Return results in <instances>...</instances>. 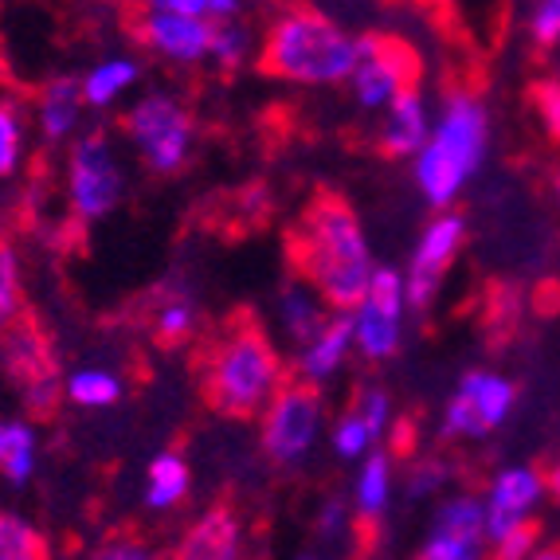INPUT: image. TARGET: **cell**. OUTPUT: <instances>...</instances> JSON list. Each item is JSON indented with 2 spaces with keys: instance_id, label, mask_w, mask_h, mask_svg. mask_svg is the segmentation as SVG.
<instances>
[{
  "instance_id": "obj_40",
  "label": "cell",
  "mask_w": 560,
  "mask_h": 560,
  "mask_svg": "<svg viewBox=\"0 0 560 560\" xmlns=\"http://www.w3.org/2000/svg\"><path fill=\"white\" fill-rule=\"evenodd\" d=\"M243 12V0H208V16L215 24H224V20H240Z\"/></svg>"
},
{
  "instance_id": "obj_48",
  "label": "cell",
  "mask_w": 560,
  "mask_h": 560,
  "mask_svg": "<svg viewBox=\"0 0 560 560\" xmlns=\"http://www.w3.org/2000/svg\"><path fill=\"white\" fill-rule=\"evenodd\" d=\"M0 428H4V423H0Z\"/></svg>"
},
{
  "instance_id": "obj_43",
  "label": "cell",
  "mask_w": 560,
  "mask_h": 560,
  "mask_svg": "<svg viewBox=\"0 0 560 560\" xmlns=\"http://www.w3.org/2000/svg\"><path fill=\"white\" fill-rule=\"evenodd\" d=\"M549 486H552V494L560 498V463H557V467L549 470Z\"/></svg>"
},
{
  "instance_id": "obj_5",
  "label": "cell",
  "mask_w": 560,
  "mask_h": 560,
  "mask_svg": "<svg viewBox=\"0 0 560 560\" xmlns=\"http://www.w3.org/2000/svg\"><path fill=\"white\" fill-rule=\"evenodd\" d=\"M192 114L185 110L173 94H145L130 114H126V138L138 150L141 165L161 177L180 173L192 153Z\"/></svg>"
},
{
  "instance_id": "obj_22",
  "label": "cell",
  "mask_w": 560,
  "mask_h": 560,
  "mask_svg": "<svg viewBox=\"0 0 560 560\" xmlns=\"http://www.w3.org/2000/svg\"><path fill=\"white\" fill-rule=\"evenodd\" d=\"M188 463L177 455V451H161L158 458L150 463V486H145V502L153 510H168V505H177L180 498L188 494Z\"/></svg>"
},
{
  "instance_id": "obj_11",
  "label": "cell",
  "mask_w": 560,
  "mask_h": 560,
  "mask_svg": "<svg viewBox=\"0 0 560 560\" xmlns=\"http://www.w3.org/2000/svg\"><path fill=\"white\" fill-rule=\"evenodd\" d=\"M431 541L416 560H482L486 541V505L475 498H451L440 505Z\"/></svg>"
},
{
  "instance_id": "obj_41",
  "label": "cell",
  "mask_w": 560,
  "mask_h": 560,
  "mask_svg": "<svg viewBox=\"0 0 560 560\" xmlns=\"http://www.w3.org/2000/svg\"><path fill=\"white\" fill-rule=\"evenodd\" d=\"M341 517H346V510H341V502H329L326 510H322V533H334L337 525H341Z\"/></svg>"
},
{
  "instance_id": "obj_33",
  "label": "cell",
  "mask_w": 560,
  "mask_h": 560,
  "mask_svg": "<svg viewBox=\"0 0 560 560\" xmlns=\"http://www.w3.org/2000/svg\"><path fill=\"white\" fill-rule=\"evenodd\" d=\"M353 411L361 416L364 423H369L373 440H381L384 428H388V416H393V408H388V393H384V388H364Z\"/></svg>"
},
{
  "instance_id": "obj_12",
  "label": "cell",
  "mask_w": 560,
  "mask_h": 560,
  "mask_svg": "<svg viewBox=\"0 0 560 560\" xmlns=\"http://www.w3.org/2000/svg\"><path fill=\"white\" fill-rule=\"evenodd\" d=\"M138 39L168 63H200L212 56V24L177 12H150L138 20Z\"/></svg>"
},
{
  "instance_id": "obj_3",
  "label": "cell",
  "mask_w": 560,
  "mask_h": 560,
  "mask_svg": "<svg viewBox=\"0 0 560 560\" xmlns=\"http://www.w3.org/2000/svg\"><path fill=\"white\" fill-rule=\"evenodd\" d=\"M361 56V39L314 9H287L271 20L259 47V71L299 86L349 83Z\"/></svg>"
},
{
  "instance_id": "obj_19",
  "label": "cell",
  "mask_w": 560,
  "mask_h": 560,
  "mask_svg": "<svg viewBox=\"0 0 560 560\" xmlns=\"http://www.w3.org/2000/svg\"><path fill=\"white\" fill-rule=\"evenodd\" d=\"M353 349V314H337L329 318V326L322 329L299 357V373L306 376V384H322L341 369V361Z\"/></svg>"
},
{
  "instance_id": "obj_13",
  "label": "cell",
  "mask_w": 560,
  "mask_h": 560,
  "mask_svg": "<svg viewBox=\"0 0 560 560\" xmlns=\"http://www.w3.org/2000/svg\"><path fill=\"white\" fill-rule=\"evenodd\" d=\"M545 478L533 467H510L490 482V498H486V537L502 541L505 533H514L522 522H529L533 505L541 502Z\"/></svg>"
},
{
  "instance_id": "obj_36",
  "label": "cell",
  "mask_w": 560,
  "mask_h": 560,
  "mask_svg": "<svg viewBox=\"0 0 560 560\" xmlns=\"http://www.w3.org/2000/svg\"><path fill=\"white\" fill-rule=\"evenodd\" d=\"M24 400H28L39 416H47L51 404H59V376L51 373V376H39V381L24 384Z\"/></svg>"
},
{
  "instance_id": "obj_37",
  "label": "cell",
  "mask_w": 560,
  "mask_h": 560,
  "mask_svg": "<svg viewBox=\"0 0 560 560\" xmlns=\"http://www.w3.org/2000/svg\"><path fill=\"white\" fill-rule=\"evenodd\" d=\"M150 12H177V16L208 20V0H145Z\"/></svg>"
},
{
  "instance_id": "obj_29",
  "label": "cell",
  "mask_w": 560,
  "mask_h": 560,
  "mask_svg": "<svg viewBox=\"0 0 560 560\" xmlns=\"http://www.w3.org/2000/svg\"><path fill=\"white\" fill-rule=\"evenodd\" d=\"M212 56L224 67H240L252 56V32L243 28L240 20H224L212 24Z\"/></svg>"
},
{
  "instance_id": "obj_18",
  "label": "cell",
  "mask_w": 560,
  "mask_h": 560,
  "mask_svg": "<svg viewBox=\"0 0 560 560\" xmlns=\"http://www.w3.org/2000/svg\"><path fill=\"white\" fill-rule=\"evenodd\" d=\"M240 557V522L232 510L215 505L180 541V560H235Z\"/></svg>"
},
{
  "instance_id": "obj_39",
  "label": "cell",
  "mask_w": 560,
  "mask_h": 560,
  "mask_svg": "<svg viewBox=\"0 0 560 560\" xmlns=\"http://www.w3.org/2000/svg\"><path fill=\"white\" fill-rule=\"evenodd\" d=\"M98 560H158L150 549H141L138 541H114L98 552Z\"/></svg>"
},
{
  "instance_id": "obj_32",
  "label": "cell",
  "mask_w": 560,
  "mask_h": 560,
  "mask_svg": "<svg viewBox=\"0 0 560 560\" xmlns=\"http://www.w3.org/2000/svg\"><path fill=\"white\" fill-rule=\"evenodd\" d=\"M529 36L537 47L560 44V0H537L529 9Z\"/></svg>"
},
{
  "instance_id": "obj_7",
  "label": "cell",
  "mask_w": 560,
  "mask_h": 560,
  "mask_svg": "<svg viewBox=\"0 0 560 560\" xmlns=\"http://www.w3.org/2000/svg\"><path fill=\"white\" fill-rule=\"evenodd\" d=\"M420 59L404 39L396 36H361V56H357L353 75V103L361 110H388L404 91L416 86Z\"/></svg>"
},
{
  "instance_id": "obj_21",
  "label": "cell",
  "mask_w": 560,
  "mask_h": 560,
  "mask_svg": "<svg viewBox=\"0 0 560 560\" xmlns=\"http://www.w3.org/2000/svg\"><path fill=\"white\" fill-rule=\"evenodd\" d=\"M138 63L126 56H114V59H103L98 67H91L83 75V103L94 106V110H103V106L118 103L121 94L130 91L138 83Z\"/></svg>"
},
{
  "instance_id": "obj_42",
  "label": "cell",
  "mask_w": 560,
  "mask_h": 560,
  "mask_svg": "<svg viewBox=\"0 0 560 560\" xmlns=\"http://www.w3.org/2000/svg\"><path fill=\"white\" fill-rule=\"evenodd\" d=\"M529 560H560V545H549V549H541V552H533Z\"/></svg>"
},
{
  "instance_id": "obj_47",
  "label": "cell",
  "mask_w": 560,
  "mask_h": 560,
  "mask_svg": "<svg viewBox=\"0 0 560 560\" xmlns=\"http://www.w3.org/2000/svg\"><path fill=\"white\" fill-rule=\"evenodd\" d=\"M302 560H314V557H302Z\"/></svg>"
},
{
  "instance_id": "obj_44",
  "label": "cell",
  "mask_w": 560,
  "mask_h": 560,
  "mask_svg": "<svg viewBox=\"0 0 560 560\" xmlns=\"http://www.w3.org/2000/svg\"><path fill=\"white\" fill-rule=\"evenodd\" d=\"M428 4H451V0H428Z\"/></svg>"
},
{
  "instance_id": "obj_17",
  "label": "cell",
  "mask_w": 560,
  "mask_h": 560,
  "mask_svg": "<svg viewBox=\"0 0 560 560\" xmlns=\"http://www.w3.org/2000/svg\"><path fill=\"white\" fill-rule=\"evenodd\" d=\"M83 79L59 75L39 91L36 103V121L39 133H44L47 145H59V141L71 138V130L79 126V114H83Z\"/></svg>"
},
{
  "instance_id": "obj_9",
  "label": "cell",
  "mask_w": 560,
  "mask_h": 560,
  "mask_svg": "<svg viewBox=\"0 0 560 560\" xmlns=\"http://www.w3.org/2000/svg\"><path fill=\"white\" fill-rule=\"evenodd\" d=\"M404 271L396 267H376L369 294L353 310V346L361 349L364 361H388L400 353L404 341Z\"/></svg>"
},
{
  "instance_id": "obj_2",
  "label": "cell",
  "mask_w": 560,
  "mask_h": 560,
  "mask_svg": "<svg viewBox=\"0 0 560 560\" xmlns=\"http://www.w3.org/2000/svg\"><path fill=\"white\" fill-rule=\"evenodd\" d=\"M490 153V110L478 94L455 91L443 98L440 118L431 126V141L411 161V177L420 197L435 212H451L463 188L478 177Z\"/></svg>"
},
{
  "instance_id": "obj_26",
  "label": "cell",
  "mask_w": 560,
  "mask_h": 560,
  "mask_svg": "<svg viewBox=\"0 0 560 560\" xmlns=\"http://www.w3.org/2000/svg\"><path fill=\"white\" fill-rule=\"evenodd\" d=\"M20 306H24V294H20V259L9 243H0V334H9L20 322Z\"/></svg>"
},
{
  "instance_id": "obj_25",
  "label": "cell",
  "mask_w": 560,
  "mask_h": 560,
  "mask_svg": "<svg viewBox=\"0 0 560 560\" xmlns=\"http://www.w3.org/2000/svg\"><path fill=\"white\" fill-rule=\"evenodd\" d=\"M388 482H393L388 455H384V451H373V458H369L361 470V482H357V505H361L364 522L381 517V510L388 505Z\"/></svg>"
},
{
  "instance_id": "obj_4",
  "label": "cell",
  "mask_w": 560,
  "mask_h": 560,
  "mask_svg": "<svg viewBox=\"0 0 560 560\" xmlns=\"http://www.w3.org/2000/svg\"><path fill=\"white\" fill-rule=\"evenodd\" d=\"M282 357L255 318H235L220 334L205 364V400L228 420H252L279 396Z\"/></svg>"
},
{
  "instance_id": "obj_20",
  "label": "cell",
  "mask_w": 560,
  "mask_h": 560,
  "mask_svg": "<svg viewBox=\"0 0 560 560\" xmlns=\"http://www.w3.org/2000/svg\"><path fill=\"white\" fill-rule=\"evenodd\" d=\"M279 318H282V334L290 341H299L302 349L329 326L326 318V302H322L318 290H310L306 282H290L279 294Z\"/></svg>"
},
{
  "instance_id": "obj_16",
  "label": "cell",
  "mask_w": 560,
  "mask_h": 560,
  "mask_svg": "<svg viewBox=\"0 0 560 560\" xmlns=\"http://www.w3.org/2000/svg\"><path fill=\"white\" fill-rule=\"evenodd\" d=\"M0 364L9 369V376H16L20 384H32L39 376H51L56 364H51V346L47 337L39 334L36 322L20 318L9 334H0Z\"/></svg>"
},
{
  "instance_id": "obj_27",
  "label": "cell",
  "mask_w": 560,
  "mask_h": 560,
  "mask_svg": "<svg viewBox=\"0 0 560 560\" xmlns=\"http://www.w3.org/2000/svg\"><path fill=\"white\" fill-rule=\"evenodd\" d=\"M153 329H158L161 346H177V341H185L192 329H197V302L185 299V294H177V299H165L158 310V322H153Z\"/></svg>"
},
{
  "instance_id": "obj_28",
  "label": "cell",
  "mask_w": 560,
  "mask_h": 560,
  "mask_svg": "<svg viewBox=\"0 0 560 560\" xmlns=\"http://www.w3.org/2000/svg\"><path fill=\"white\" fill-rule=\"evenodd\" d=\"M0 560H44L36 529L24 517L0 514Z\"/></svg>"
},
{
  "instance_id": "obj_14",
  "label": "cell",
  "mask_w": 560,
  "mask_h": 560,
  "mask_svg": "<svg viewBox=\"0 0 560 560\" xmlns=\"http://www.w3.org/2000/svg\"><path fill=\"white\" fill-rule=\"evenodd\" d=\"M431 110L428 98H423L416 86L404 91L388 110H384L381 133H376V145H381L384 158H420L423 145L431 141Z\"/></svg>"
},
{
  "instance_id": "obj_30",
  "label": "cell",
  "mask_w": 560,
  "mask_h": 560,
  "mask_svg": "<svg viewBox=\"0 0 560 560\" xmlns=\"http://www.w3.org/2000/svg\"><path fill=\"white\" fill-rule=\"evenodd\" d=\"M20 145H24V126L12 103H0V177H12L20 165Z\"/></svg>"
},
{
  "instance_id": "obj_31",
  "label": "cell",
  "mask_w": 560,
  "mask_h": 560,
  "mask_svg": "<svg viewBox=\"0 0 560 560\" xmlns=\"http://www.w3.org/2000/svg\"><path fill=\"white\" fill-rule=\"evenodd\" d=\"M369 443L373 440V431H369V423L357 416V411H349V416H341L334 428V451L341 458H361L364 451H369Z\"/></svg>"
},
{
  "instance_id": "obj_35",
  "label": "cell",
  "mask_w": 560,
  "mask_h": 560,
  "mask_svg": "<svg viewBox=\"0 0 560 560\" xmlns=\"http://www.w3.org/2000/svg\"><path fill=\"white\" fill-rule=\"evenodd\" d=\"M533 106H537V114H541L545 133L560 141V83L557 79L537 83V91H533Z\"/></svg>"
},
{
  "instance_id": "obj_10",
  "label": "cell",
  "mask_w": 560,
  "mask_h": 560,
  "mask_svg": "<svg viewBox=\"0 0 560 560\" xmlns=\"http://www.w3.org/2000/svg\"><path fill=\"white\" fill-rule=\"evenodd\" d=\"M463 243H467V220L458 212H440L423 228L420 243L408 259V271H404V302H408L411 314H428L431 310L443 287V275L458 259Z\"/></svg>"
},
{
  "instance_id": "obj_46",
  "label": "cell",
  "mask_w": 560,
  "mask_h": 560,
  "mask_svg": "<svg viewBox=\"0 0 560 560\" xmlns=\"http://www.w3.org/2000/svg\"><path fill=\"white\" fill-rule=\"evenodd\" d=\"M533 4H537V0H529V9H533Z\"/></svg>"
},
{
  "instance_id": "obj_34",
  "label": "cell",
  "mask_w": 560,
  "mask_h": 560,
  "mask_svg": "<svg viewBox=\"0 0 560 560\" xmlns=\"http://www.w3.org/2000/svg\"><path fill=\"white\" fill-rule=\"evenodd\" d=\"M537 537H541V525L533 522H522L514 533H505L502 541H498V552H494V560H529V552H533V545H537Z\"/></svg>"
},
{
  "instance_id": "obj_1",
  "label": "cell",
  "mask_w": 560,
  "mask_h": 560,
  "mask_svg": "<svg viewBox=\"0 0 560 560\" xmlns=\"http://www.w3.org/2000/svg\"><path fill=\"white\" fill-rule=\"evenodd\" d=\"M290 243H294L290 259L299 267V279L318 290L329 310L353 314L369 294L376 271L353 205L337 192H318L302 212V228Z\"/></svg>"
},
{
  "instance_id": "obj_8",
  "label": "cell",
  "mask_w": 560,
  "mask_h": 560,
  "mask_svg": "<svg viewBox=\"0 0 560 560\" xmlns=\"http://www.w3.org/2000/svg\"><path fill=\"white\" fill-rule=\"evenodd\" d=\"M322 431V396L310 384H282L279 396L267 404L262 416V451L271 463L290 467L299 463Z\"/></svg>"
},
{
  "instance_id": "obj_15",
  "label": "cell",
  "mask_w": 560,
  "mask_h": 560,
  "mask_svg": "<svg viewBox=\"0 0 560 560\" xmlns=\"http://www.w3.org/2000/svg\"><path fill=\"white\" fill-rule=\"evenodd\" d=\"M455 396H463V400L470 404V411L478 416L482 431L490 435V431H498L510 420V411H514V404H517V384L502 373H490V369H475V373H467L458 381Z\"/></svg>"
},
{
  "instance_id": "obj_38",
  "label": "cell",
  "mask_w": 560,
  "mask_h": 560,
  "mask_svg": "<svg viewBox=\"0 0 560 560\" xmlns=\"http://www.w3.org/2000/svg\"><path fill=\"white\" fill-rule=\"evenodd\" d=\"M447 478V470H443V463H423V467H416V475H411V494L423 498L428 490H435V486Z\"/></svg>"
},
{
  "instance_id": "obj_45",
  "label": "cell",
  "mask_w": 560,
  "mask_h": 560,
  "mask_svg": "<svg viewBox=\"0 0 560 560\" xmlns=\"http://www.w3.org/2000/svg\"><path fill=\"white\" fill-rule=\"evenodd\" d=\"M557 197H560V177H557Z\"/></svg>"
},
{
  "instance_id": "obj_24",
  "label": "cell",
  "mask_w": 560,
  "mask_h": 560,
  "mask_svg": "<svg viewBox=\"0 0 560 560\" xmlns=\"http://www.w3.org/2000/svg\"><path fill=\"white\" fill-rule=\"evenodd\" d=\"M63 393L79 408H110L121 396V381L114 373H106V369H75L67 376Z\"/></svg>"
},
{
  "instance_id": "obj_6",
  "label": "cell",
  "mask_w": 560,
  "mask_h": 560,
  "mask_svg": "<svg viewBox=\"0 0 560 560\" xmlns=\"http://www.w3.org/2000/svg\"><path fill=\"white\" fill-rule=\"evenodd\" d=\"M126 197V173H121L114 145L106 133H86L67 153V200L83 224H98Z\"/></svg>"
},
{
  "instance_id": "obj_23",
  "label": "cell",
  "mask_w": 560,
  "mask_h": 560,
  "mask_svg": "<svg viewBox=\"0 0 560 560\" xmlns=\"http://www.w3.org/2000/svg\"><path fill=\"white\" fill-rule=\"evenodd\" d=\"M0 470L9 482H28L36 470V435L28 423H4L0 428Z\"/></svg>"
}]
</instances>
